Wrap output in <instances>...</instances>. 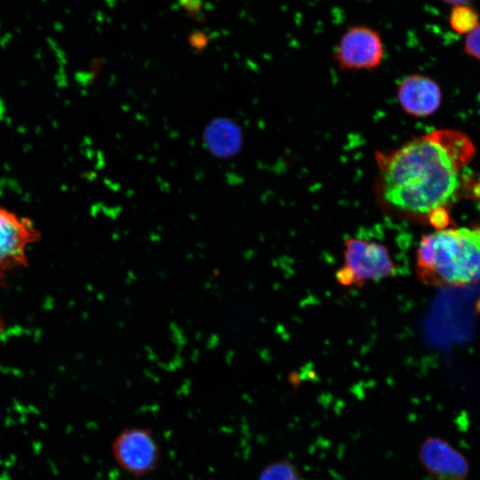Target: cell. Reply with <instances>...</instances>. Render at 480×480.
<instances>
[{
  "instance_id": "12",
  "label": "cell",
  "mask_w": 480,
  "mask_h": 480,
  "mask_svg": "<svg viewBox=\"0 0 480 480\" xmlns=\"http://www.w3.org/2000/svg\"><path fill=\"white\" fill-rule=\"evenodd\" d=\"M443 3L452 4V6L460 4H469L473 0H441Z\"/></svg>"
},
{
  "instance_id": "4",
  "label": "cell",
  "mask_w": 480,
  "mask_h": 480,
  "mask_svg": "<svg viewBox=\"0 0 480 480\" xmlns=\"http://www.w3.org/2000/svg\"><path fill=\"white\" fill-rule=\"evenodd\" d=\"M41 236L29 218L0 205V287L11 274L28 266V248Z\"/></svg>"
},
{
  "instance_id": "10",
  "label": "cell",
  "mask_w": 480,
  "mask_h": 480,
  "mask_svg": "<svg viewBox=\"0 0 480 480\" xmlns=\"http://www.w3.org/2000/svg\"><path fill=\"white\" fill-rule=\"evenodd\" d=\"M258 480H302L295 465L287 460H276L267 465Z\"/></svg>"
},
{
  "instance_id": "7",
  "label": "cell",
  "mask_w": 480,
  "mask_h": 480,
  "mask_svg": "<svg viewBox=\"0 0 480 480\" xmlns=\"http://www.w3.org/2000/svg\"><path fill=\"white\" fill-rule=\"evenodd\" d=\"M419 460L433 480H467L469 475V463L464 454L438 436L422 442Z\"/></svg>"
},
{
  "instance_id": "11",
  "label": "cell",
  "mask_w": 480,
  "mask_h": 480,
  "mask_svg": "<svg viewBox=\"0 0 480 480\" xmlns=\"http://www.w3.org/2000/svg\"><path fill=\"white\" fill-rule=\"evenodd\" d=\"M465 52L480 60V22L468 34H467L464 43Z\"/></svg>"
},
{
  "instance_id": "6",
  "label": "cell",
  "mask_w": 480,
  "mask_h": 480,
  "mask_svg": "<svg viewBox=\"0 0 480 480\" xmlns=\"http://www.w3.org/2000/svg\"><path fill=\"white\" fill-rule=\"evenodd\" d=\"M116 462L124 471L144 476L151 472L159 459V449L148 428L123 429L112 444Z\"/></svg>"
},
{
  "instance_id": "9",
  "label": "cell",
  "mask_w": 480,
  "mask_h": 480,
  "mask_svg": "<svg viewBox=\"0 0 480 480\" xmlns=\"http://www.w3.org/2000/svg\"><path fill=\"white\" fill-rule=\"evenodd\" d=\"M479 22V12L473 6L469 4L452 6L449 15V23L457 34H468Z\"/></svg>"
},
{
  "instance_id": "2",
  "label": "cell",
  "mask_w": 480,
  "mask_h": 480,
  "mask_svg": "<svg viewBox=\"0 0 480 480\" xmlns=\"http://www.w3.org/2000/svg\"><path fill=\"white\" fill-rule=\"evenodd\" d=\"M417 274L431 285H463L480 280V228L437 229L417 250Z\"/></svg>"
},
{
  "instance_id": "1",
  "label": "cell",
  "mask_w": 480,
  "mask_h": 480,
  "mask_svg": "<svg viewBox=\"0 0 480 480\" xmlns=\"http://www.w3.org/2000/svg\"><path fill=\"white\" fill-rule=\"evenodd\" d=\"M476 154L465 133L435 130L391 151H377L375 196L388 214L424 218L444 209L460 185V173Z\"/></svg>"
},
{
  "instance_id": "8",
  "label": "cell",
  "mask_w": 480,
  "mask_h": 480,
  "mask_svg": "<svg viewBox=\"0 0 480 480\" xmlns=\"http://www.w3.org/2000/svg\"><path fill=\"white\" fill-rule=\"evenodd\" d=\"M396 98L406 114L426 117L439 108L442 93L439 85L432 78L412 74L400 81L396 88Z\"/></svg>"
},
{
  "instance_id": "3",
  "label": "cell",
  "mask_w": 480,
  "mask_h": 480,
  "mask_svg": "<svg viewBox=\"0 0 480 480\" xmlns=\"http://www.w3.org/2000/svg\"><path fill=\"white\" fill-rule=\"evenodd\" d=\"M344 247V266L337 273L342 284L380 280L395 272L388 250L380 243L351 237L345 241Z\"/></svg>"
},
{
  "instance_id": "5",
  "label": "cell",
  "mask_w": 480,
  "mask_h": 480,
  "mask_svg": "<svg viewBox=\"0 0 480 480\" xmlns=\"http://www.w3.org/2000/svg\"><path fill=\"white\" fill-rule=\"evenodd\" d=\"M385 46L380 33L368 26H352L340 38L334 60L342 69L372 70L383 61Z\"/></svg>"
}]
</instances>
